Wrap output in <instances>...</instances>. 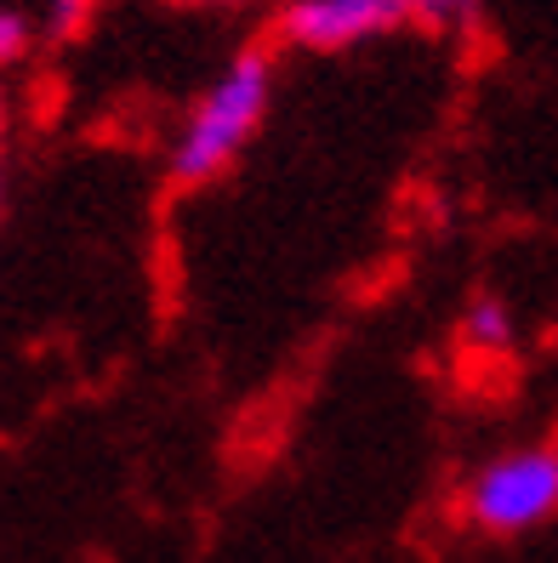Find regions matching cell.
Listing matches in <instances>:
<instances>
[{"instance_id":"cell-1","label":"cell","mask_w":558,"mask_h":563,"mask_svg":"<svg viewBox=\"0 0 558 563\" xmlns=\"http://www.w3.org/2000/svg\"><path fill=\"white\" fill-rule=\"evenodd\" d=\"M269 97H274V57L262 46H251L183 114L177 137H172V177L183 188L222 177L240 159V148L256 137L262 114H269Z\"/></svg>"},{"instance_id":"cell-2","label":"cell","mask_w":558,"mask_h":563,"mask_svg":"<svg viewBox=\"0 0 558 563\" xmlns=\"http://www.w3.org/2000/svg\"><path fill=\"white\" fill-rule=\"evenodd\" d=\"M462 507L490 536H524L558 512V444H524L473 473Z\"/></svg>"},{"instance_id":"cell-3","label":"cell","mask_w":558,"mask_h":563,"mask_svg":"<svg viewBox=\"0 0 558 563\" xmlns=\"http://www.w3.org/2000/svg\"><path fill=\"white\" fill-rule=\"evenodd\" d=\"M411 18V0H285L280 35L303 52H342Z\"/></svg>"},{"instance_id":"cell-4","label":"cell","mask_w":558,"mask_h":563,"mask_svg":"<svg viewBox=\"0 0 558 563\" xmlns=\"http://www.w3.org/2000/svg\"><path fill=\"white\" fill-rule=\"evenodd\" d=\"M462 342L479 353H502L513 347V308L502 296H473L468 313H462Z\"/></svg>"},{"instance_id":"cell-5","label":"cell","mask_w":558,"mask_h":563,"mask_svg":"<svg viewBox=\"0 0 558 563\" xmlns=\"http://www.w3.org/2000/svg\"><path fill=\"white\" fill-rule=\"evenodd\" d=\"M29 46H35V18H29L23 7H0V69L23 63Z\"/></svg>"},{"instance_id":"cell-6","label":"cell","mask_w":558,"mask_h":563,"mask_svg":"<svg viewBox=\"0 0 558 563\" xmlns=\"http://www.w3.org/2000/svg\"><path fill=\"white\" fill-rule=\"evenodd\" d=\"M411 18L434 29H468L479 18V0H411Z\"/></svg>"},{"instance_id":"cell-7","label":"cell","mask_w":558,"mask_h":563,"mask_svg":"<svg viewBox=\"0 0 558 563\" xmlns=\"http://www.w3.org/2000/svg\"><path fill=\"white\" fill-rule=\"evenodd\" d=\"M97 0H46V29L52 35H75V29L91 18Z\"/></svg>"},{"instance_id":"cell-8","label":"cell","mask_w":558,"mask_h":563,"mask_svg":"<svg viewBox=\"0 0 558 563\" xmlns=\"http://www.w3.org/2000/svg\"><path fill=\"white\" fill-rule=\"evenodd\" d=\"M183 7H256V0H183Z\"/></svg>"},{"instance_id":"cell-9","label":"cell","mask_w":558,"mask_h":563,"mask_svg":"<svg viewBox=\"0 0 558 563\" xmlns=\"http://www.w3.org/2000/svg\"><path fill=\"white\" fill-rule=\"evenodd\" d=\"M0 159H7V109H0Z\"/></svg>"}]
</instances>
